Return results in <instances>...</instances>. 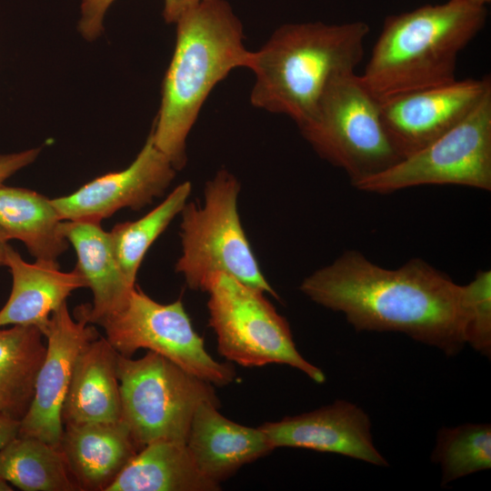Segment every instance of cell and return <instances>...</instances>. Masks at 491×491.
<instances>
[{"instance_id":"52a82bcc","label":"cell","mask_w":491,"mask_h":491,"mask_svg":"<svg viewBox=\"0 0 491 491\" xmlns=\"http://www.w3.org/2000/svg\"><path fill=\"white\" fill-rule=\"evenodd\" d=\"M117 376L120 420L140 450L160 440L185 443L197 407L219 404L212 384L153 351L138 359L118 354Z\"/></svg>"},{"instance_id":"d6a6232c","label":"cell","mask_w":491,"mask_h":491,"mask_svg":"<svg viewBox=\"0 0 491 491\" xmlns=\"http://www.w3.org/2000/svg\"><path fill=\"white\" fill-rule=\"evenodd\" d=\"M10 490H13V488L11 487L9 483L5 479L0 478V491H10Z\"/></svg>"},{"instance_id":"d4e9b609","label":"cell","mask_w":491,"mask_h":491,"mask_svg":"<svg viewBox=\"0 0 491 491\" xmlns=\"http://www.w3.org/2000/svg\"><path fill=\"white\" fill-rule=\"evenodd\" d=\"M431 459L441 467L443 486L466 476L489 469L490 424L467 423L440 428Z\"/></svg>"},{"instance_id":"8fae6325","label":"cell","mask_w":491,"mask_h":491,"mask_svg":"<svg viewBox=\"0 0 491 491\" xmlns=\"http://www.w3.org/2000/svg\"><path fill=\"white\" fill-rule=\"evenodd\" d=\"M489 92L491 80L486 76L401 95L381 103L383 125L402 159L456 125Z\"/></svg>"},{"instance_id":"7a4b0ae2","label":"cell","mask_w":491,"mask_h":491,"mask_svg":"<svg viewBox=\"0 0 491 491\" xmlns=\"http://www.w3.org/2000/svg\"><path fill=\"white\" fill-rule=\"evenodd\" d=\"M174 53L151 129L155 145L177 170L186 164V140L214 87L234 69L249 68L252 51L225 0H205L175 23Z\"/></svg>"},{"instance_id":"8992f818","label":"cell","mask_w":491,"mask_h":491,"mask_svg":"<svg viewBox=\"0 0 491 491\" xmlns=\"http://www.w3.org/2000/svg\"><path fill=\"white\" fill-rule=\"evenodd\" d=\"M298 128L316 154L343 169L353 185L401 159L384 127L381 103L356 72L334 78L314 115Z\"/></svg>"},{"instance_id":"4dcf8cb0","label":"cell","mask_w":491,"mask_h":491,"mask_svg":"<svg viewBox=\"0 0 491 491\" xmlns=\"http://www.w3.org/2000/svg\"><path fill=\"white\" fill-rule=\"evenodd\" d=\"M8 240L5 234L0 228V266H5L6 264L7 252L10 247Z\"/></svg>"},{"instance_id":"484cf974","label":"cell","mask_w":491,"mask_h":491,"mask_svg":"<svg viewBox=\"0 0 491 491\" xmlns=\"http://www.w3.org/2000/svg\"><path fill=\"white\" fill-rule=\"evenodd\" d=\"M461 309L466 344L482 356H491V271L479 270L462 286Z\"/></svg>"},{"instance_id":"4fadbf2b","label":"cell","mask_w":491,"mask_h":491,"mask_svg":"<svg viewBox=\"0 0 491 491\" xmlns=\"http://www.w3.org/2000/svg\"><path fill=\"white\" fill-rule=\"evenodd\" d=\"M175 171L151 131L128 167L98 176L52 203L63 221L100 223L122 208L139 210L151 204L165 192Z\"/></svg>"},{"instance_id":"e0dca14e","label":"cell","mask_w":491,"mask_h":491,"mask_svg":"<svg viewBox=\"0 0 491 491\" xmlns=\"http://www.w3.org/2000/svg\"><path fill=\"white\" fill-rule=\"evenodd\" d=\"M59 449L82 491H106L140 450L121 420L65 425Z\"/></svg>"},{"instance_id":"603a6c76","label":"cell","mask_w":491,"mask_h":491,"mask_svg":"<svg viewBox=\"0 0 491 491\" xmlns=\"http://www.w3.org/2000/svg\"><path fill=\"white\" fill-rule=\"evenodd\" d=\"M0 478L23 491H78L60 449L31 436L0 448Z\"/></svg>"},{"instance_id":"f1b7e54d","label":"cell","mask_w":491,"mask_h":491,"mask_svg":"<svg viewBox=\"0 0 491 491\" xmlns=\"http://www.w3.org/2000/svg\"><path fill=\"white\" fill-rule=\"evenodd\" d=\"M205 0H165L163 15L167 23H175L187 10Z\"/></svg>"},{"instance_id":"6da1fadb","label":"cell","mask_w":491,"mask_h":491,"mask_svg":"<svg viewBox=\"0 0 491 491\" xmlns=\"http://www.w3.org/2000/svg\"><path fill=\"white\" fill-rule=\"evenodd\" d=\"M315 303L342 313L360 331L399 332L446 356L466 345L462 286L420 258L386 268L347 250L300 285Z\"/></svg>"},{"instance_id":"44dd1931","label":"cell","mask_w":491,"mask_h":491,"mask_svg":"<svg viewBox=\"0 0 491 491\" xmlns=\"http://www.w3.org/2000/svg\"><path fill=\"white\" fill-rule=\"evenodd\" d=\"M52 199L33 190L0 185V228L25 244L35 260L57 261L68 248Z\"/></svg>"},{"instance_id":"d6986e66","label":"cell","mask_w":491,"mask_h":491,"mask_svg":"<svg viewBox=\"0 0 491 491\" xmlns=\"http://www.w3.org/2000/svg\"><path fill=\"white\" fill-rule=\"evenodd\" d=\"M117 356L106 338L100 336L85 346L63 404L64 426L120 420Z\"/></svg>"},{"instance_id":"ffe728a7","label":"cell","mask_w":491,"mask_h":491,"mask_svg":"<svg viewBox=\"0 0 491 491\" xmlns=\"http://www.w3.org/2000/svg\"><path fill=\"white\" fill-rule=\"evenodd\" d=\"M185 443L160 440L139 450L106 491H215Z\"/></svg>"},{"instance_id":"30bf717a","label":"cell","mask_w":491,"mask_h":491,"mask_svg":"<svg viewBox=\"0 0 491 491\" xmlns=\"http://www.w3.org/2000/svg\"><path fill=\"white\" fill-rule=\"evenodd\" d=\"M98 325L121 356L131 357L138 349H147L217 386H227L235 377L232 365L220 363L207 353L180 298L161 304L135 285L125 306Z\"/></svg>"},{"instance_id":"cb8c5ba5","label":"cell","mask_w":491,"mask_h":491,"mask_svg":"<svg viewBox=\"0 0 491 491\" xmlns=\"http://www.w3.org/2000/svg\"><path fill=\"white\" fill-rule=\"evenodd\" d=\"M191 189L189 181L180 184L145 215L133 222L119 223L109 232L117 263L132 286L135 285L137 271L148 248L182 212Z\"/></svg>"},{"instance_id":"9c48e42d","label":"cell","mask_w":491,"mask_h":491,"mask_svg":"<svg viewBox=\"0 0 491 491\" xmlns=\"http://www.w3.org/2000/svg\"><path fill=\"white\" fill-rule=\"evenodd\" d=\"M426 185L491 190V92L453 128L354 186L387 195Z\"/></svg>"},{"instance_id":"3957f363","label":"cell","mask_w":491,"mask_h":491,"mask_svg":"<svg viewBox=\"0 0 491 491\" xmlns=\"http://www.w3.org/2000/svg\"><path fill=\"white\" fill-rule=\"evenodd\" d=\"M368 33L369 26L363 21L281 25L259 50L253 51L251 104L285 115L299 127L314 115L329 83L355 72Z\"/></svg>"},{"instance_id":"ac0fdd59","label":"cell","mask_w":491,"mask_h":491,"mask_svg":"<svg viewBox=\"0 0 491 491\" xmlns=\"http://www.w3.org/2000/svg\"><path fill=\"white\" fill-rule=\"evenodd\" d=\"M63 233L75 250V267L91 288L93 305L75 308V316L89 324H98L105 316L122 309L135 286L124 276L115 258L109 232L100 223L63 221Z\"/></svg>"},{"instance_id":"9a60e30c","label":"cell","mask_w":491,"mask_h":491,"mask_svg":"<svg viewBox=\"0 0 491 491\" xmlns=\"http://www.w3.org/2000/svg\"><path fill=\"white\" fill-rule=\"evenodd\" d=\"M219 404L206 401L195 412L186 446L203 476L220 485L243 466L270 453L261 427L237 424L218 411Z\"/></svg>"},{"instance_id":"ba28073f","label":"cell","mask_w":491,"mask_h":491,"mask_svg":"<svg viewBox=\"0 0 491 491\" xmlns=\"http://www.w3.org/2000/svg\"><path fill=\"white\" fill-rule=\"evenodd\" d=\"M205 292L209 326L227 360L247 367L287 365L317 384L326 381L323 371L298 352L289 324L264 292L225 274L213 276Z\"/></svg>"},{"instance_id":"7c38bea8","label":"cell","mask_w":491,"mask_h":491,"mask_svg":"<svg viewBox=\"0 0 491 491\" xmlns=\"http://www.w3.org/2000/svg\"><path fill=\"white\" fill-rule=\"evenodd\" d=\"M46 351L37 373L31 405L20 421L18 436L38 438L59 448L64 431L62 408L78 356L99 336L82 317L74 319L64 303L50 318Z\"/></svg>"},{"instance_id":"4316f807","label":"cell","mask_w":491,"mask_h":491,"mask_svg":"<svg viewBox=\"0 0 491 491\" xmlns=\"http://www.w3.org/2000/svg\"><path fill=\"white\" fill-rule=\"evenodd\" d=\"M115 0H83L78 29L86 40H94L103 30V20Z\"/></svg>"},{"instance_id":"2e32d148","label":"cell","mask_w":491,"mask_h":491,"mask_svg":"<svg viewBox=\"0 0 491 491\" xmlns=\"http://www.w3.org/2000/svg\"><path fill=\"white\" fill-rule=\"evenodd\" d=\"M5 266L11 272L13 285L8 300L0 310V327L35 326L45 336L52 314L73 291L87 287L85 276L76 267L63 272L57 261L27 263L11 246Z\"/></svg>"},{"instance_id":"5bb4252c","label":"cell","mask_w":491,"mask_h":491,"mask_svg":"<svg viewBox=\"0 0 491 491\" xmlns=\"http://www.w3.org/2000/svg\"><path fill=\"white\" fill-rule=\"evenodd\" d=\"M271 446L334 453L387 466L374 445L371 420L358 406L336 400L331 405L260 426Z\"/></svg>"},{"instance_id":"f546056e","label":"cell","mask_w":491,"mask_h":491,"mask_svg":"<svg viewBox=\"0 0 491 491\" xmlns=\"http://www.w3.org/2000/svg\"><path fill=\"white\" fill-rule=\"evenodd\" d=\"M20 421L0 415V448L19 434Z\"/></svg>"},{"instance_id":"5b68a950","label":"cell","mask_w":491,"mask_h":491,"mask_svg":"<svg viewBox=\"0 0 491 491\" xmlns=\"http://www.w3.org/2000/svg\"><path fill=\"white\" fill-rule=\"evenodd\" d=\"M238 180L219 170L206 182L203 206L186 203L181 212L182 255L175 271L192 290H206L213 276H230L278 298L257 264L237 210Z\"/></svg>"},{"instance_id":"83f0119b","label":"cell","mask_w":491,"mask_h":491,"mask_svg":"<svg viewBox=\"0 0 491 491\" xmlns=\"http://www.w3.org/2000/svg\"><path fill=\"white\" fill-rule=\"evenodd\" d=\"M40 150V148H35L10 155H0V185H3L5 179L18 170L34 162Z\"/></svg>"},{"instance_id":"277c9868","label":"cell","mask_w":491,"mask_h":491,"mask_svg":"<svg viewBox=\"0 0 491 491\" xmlns=\"http://www.w3.org/2000/svg\"><path fill=\"white\" fill-rule=\"evenodd\" d=\"M486 17V7L460 0L386 16L362 83L382 103L456 80L458 55Z\"/></svg>"},{"instance_id":"1f68e13d","label":"cell","mask_w":491,"mask_h":491,"mask_svg":"<svg viewBox=\"0 0 491 491\" xmlns=\"http://www.w3.org/2000/svg\"><path fill=\"white\" fill-rule=\"evenodd\" d=\"M460 1H464L476 6H484V7H486V5H488L491 2V0H460Z\"/></svg>"},{"instance_id":"7402d4cb","label":"cell","mask_w":491,"mask_h":491,"mask_svg":"<svg viewBox=\"0 0 491 491\" xmlns=\"http://www.w3.org/2000/svg\"><path fill=\"white\" fill-rule=\"evenodd\" d=\"M45 336L35 326L0 327V415L21 421L45 358Z\"/></svg>"}]
</instances>
